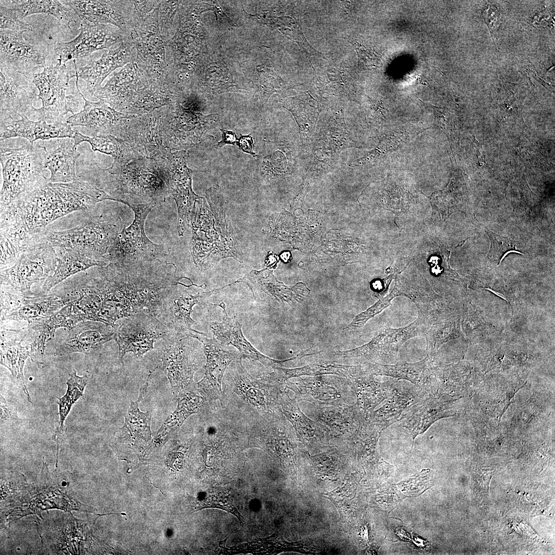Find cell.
Instances as JSON below:
<instances>
[{
  "mask_svg": "<svg viewBox=\"0 0 555 555\" xmlns=\"http://www.w3.org/2000/svg\"><path fill=\"white\" fill-rule=\"evenodd\" d=\"M78 275L96 321L112 326L141 311L154 314L179 281L173 264L163 260L109 263Z\"/></svg>",
  "mask_w": 555,
  "mask_h": 555,
  "instance_id": "1",
  "label": "cell"
},
{
  "mask_svg": "<svg viewBox=\"0 0 555 555\" xmlns=\"http://www.w3.org/2000/svg\"><path fill=\"white\" fill-rule=\"evenodd\" d=\"M105 200L115 201L105 191L80 177L66 183L48 180L1 208V232L25 239L62 217L92 209Z\"/></svg>",
  "mask_w": 555,
  "mask_h": 555,
  "instance_id": "2",
  "label": "cell"
},
{
  "mask_svg": "<svg viewBox=\"0 0 555 555\" xmlns=\"http://www.w3.org/2000/svg\"><path fill=\"white\" fill-rule=\"evenodd\" d=\"M124 227L115 212L102 210L97 205L92 209L75 211L57 219L36 235L39 241L54 248L75 251L108 262L104 256Z\"/></svg>",
  "mask_w": 555,
  "mask_h": 555,
  "instance_id": "3",
  "label": "cell"
},
{
  "mask_svg": "<svg viewBox=\"0 0 555 555\" xmlns=\"http://www.w3.org/2000/svg\"><path fill=\"white\" fill-rule=\"evenodd\" d=\"M43 141L9 144L1 141L0 161L3 184L1 208L6 207L23 193L48 180L45 171L47 151Z\"/></svg>",
  "mask_w": 555,
  "mask_h": 555,
  "instance_id": "4",
  "label": "cell"
},
{
  "mask_svg": "<svg viewBox=\"0 0 555 555\" xmlns=\"http://www.w3.org/2000/svg\"><path fill=\"white\" fill-rule=\"evenodd\" d=\"M242 357L227 368L222 386L223 408L238 411L248 417H264L281 412L280 397L284 385L271 384L253 377L244 368Z\"/></svg>",
  "mask_w": 555,
  "mask_h": 555,
  "instance_id": "5",
  "label": "cell"
},
{
  "mask_svg": "<svg viewBox=\"0 0 555 555\" xmlns=\"http://www.w3.org/2000/svg\"><path fill=\"white\" fill-rule=\"evenodd\" d=\"M160 367L168 378L177 399L197 385L195 373L205 364L202 343L189 333L170 331L161 339Z\"/></svg>",
  "mask_w": 555,
  "mask_h": 555,
  "instance_id": "6",
  "label": "cell"
},
{
  "mask_svg": "<svg viewBox=\"0 0 555 555\" xmlns=\"http://www.w3.org/2000/svg\"><path fill=\"white\" fill-rule=\"evenodd\" d=\"M73 61L74 70L58 63L33 76L31 81L38 89V97L42 102V106L35 109L36 119L49 124L66 123L68 113L73 115L81 110L83 95L79 88L77 92L68 94L69 81L78 73L76 60Z\"/></svg>",
  "mask_w": 555,
  "mask_h": 555,
  "instance_id": "7",
  "label": "cell"
},
{
  "mask_svg": "<svg viewBox=\"0 0 555 555\" xmlns=\"http://www.w3.org/2000/svg\"><path fill=\"white\" fill-rule=\"evenodd\" d=\"M134 213L132 224L117 234L104 258L108 263H128L162 260L169 251L162 244L152 242L146 236L144 223L150 212L156 205L125 204Z\"/></svg>",
  "mask_w": 555,
  "mask_h": 555,
  "instance_id": "8",
  "label": "cell"
},
{
  "mask_svg": "<svg viewBox=\"0 0 555 555\" xmlns=\"http://www.w3.org/2000/svg\"><path fill=\"white\" fill-rule=\"evenodd\" d=\"M56 264L54 248L44 242L35 244L22 252L12 266L1 270V287L24 297L34 296L38 293L32 291V286L44 283Z\"/></svg>",
  "mask_w": 555,
  "mask_h": 555,
  "instance_id": "9",
  "label": "cell"
},
{
  "mask_svg": "<svg viewBox=\"0 0 555 555\" xmlns=\"http://www.w3.org/2000/svg\"><path fill=\"white\" fill-rule=\"evenodd\" d=\"M431 322L420 314L411 324L402 328H385L369 342L357 348L332 352L342 359H351L376 363L392 360L397 357L402 345L415 336L425 334Z\"/></svg>",
  "mask_w": 555,
  "mask_h": 555,
  "instance_id": "10",
  "label": "cell"
},
{
  "mask_svg": "<svg viewBox=\"0 0 555 555\" xmlns=\"http://www.w3.org/2000/svg\"><path fill=\"white\" fill-rule=\"evenodd\" d=\"M190 334L202 343L206 356L205 375L197 383V387L211 408H224L223 379L228 366L241 356L214 338H208L203 332L193 329Z\"/></svg>",
  "mask_w": 555,
  "mask_h": 555,
  "instance_id": "11",
  "label": "cell"
},
{
  "mask_svg": "<svg viewBox=\"0 0 555 555\" xmlns=\"http://www.w3.org/2000/svg\"><path fill=\"white\" fill-rule=\"evenodd\" d=\"M169 332L154 314L147 311L124 318L117 324L114 339L119 346V361L123 364V357L129 352L137 358L142 357L154 348L156 340Z\"/></svg>",
  "mask_w": 555,
  "mask_h": 555,
  "instance_id": "12",
  "label": "cell"
},
{
  "mask_svg": "<svg viewBox=\"0 0 555 555\" xmlns=\"http://www.w3.org/2000/svg\"><path fill=\"white\" fill-rule=\"evenodd\" d=\"M24 33L0 29V66L15 70L31 81L36 71L45 67L48 45L26 39Z\"/></svg>",
  "mask_w": 555,
  "mask_h": 555,
  "instance_id": "13",
  "label": "cell"
},
{
  "mask_svg": "<svg viewBox=\"0 0 555 555\" xmlns=\"http://www.w3.org/2000/svg\"><path fill=\"white\" fill-rule=\"evenodd\" d=\"M186 155L185 150L170 152L164 159L158 161L170 193L177 205L179 235L183 234L189 225L191 212L198 197L192 190L193 171L187 166Z\"/></svg>",
  "mask_w": 555,
  "mask_h": 555,
  "instance_id": "14",
  "label": "cell"
},
{
  "mask_svg": "<svg viewBox=\"0 0 555 555\" xmlns=\"http://www.w3.org/2000/svg\"><path fill=\"white\" fill-rule=\"evenodd\" d=\"M35 85L23 75L0 66V125L34 115Z\"/></svg>",
  "mask_w": 555,
  "mask_h": 555,
  "instance_id": "15",
  "label": "cell"
},
{
  "mask_svg": "<svg viewBox=\"0 0 555 555\" xmlns=\"http://www.w3.org/2000/svg\"><path fill=\"white\" fill-rule=\"evenodd\" d=\"M219 120L218 115L205 116L180 110L163 119L162 136L164 146L170 150H184L199 143L202 136L213 128Z\"/></svg>",
  "mask_w": 555,
  "mask_h": 555,
  "instance_id": "16",
  "label": "cell"
},
{
  "mask_svg": "<svg viewBox=\"0 0 555 555\" xmlns=\"http://www.w3.org/2000/svg\"><path fill=\"white\" fill-rule=\"evenodd\" d=\"M295 382L289 380L284 386L295 394V398L308 401L317 406L353 404L355 394L346 379L327 378L321 376L298 377Z\"/></svg>",
  "mask_w": 555,
  "mask_h": 555,
  "instance_id": "17",
  "label": "cell"
},
{
  "mask_svg": "<svg viewBox=\"0 0 555 555\" xmlns=\"http://www.w3.org/2000/svg\"><path fill=\"white\" fill-rule=\"evenodd\" d=\"M83 97V109L69 117L66 123L86 127L92 137L112 136L126 142L133 117L117 112L102 100L93 102Z\"/></svg>",
  "mask_w": 555,
  "mask_h": 555,
  "instance_id": "18",
  "label": "cell"
},
{
  "mask_svg": "<svg viewBox=\"0 0 555 555\" xmlns=\"http://www.w3.org/2000/svg\"><path fill=\"white\" fill-rule=\"evenodd\" d=\"M178 284L162 297L154 315L170 331L190 334L196 323L191 318L193 306L209 304L208 299L215 290L193 294L179 289Z\"/></svg>",
  "mask_w": 555,
  "mask_h": 555,
  "instance_id": "19",
  "label": "cell"
},
{
  "mask_svg": "<svg viewBox=\"0 0 555 555\" xmlns=\"http://www.w3.org/2000/svg\"><path fill=\"white\" fill-rule=\"evenodd\" d=\"M117 326V324L112 326L98 321H81L69 329L67 337L56 349L54 355L95 353L115 339Z\"/></svg>",
  "mask_w": 555,
  "mask_h": 555,
  "instance_id": "20",
  "label": "cell"
},
{
  "mask_svg": "<svg viewBox=\"0 0 555 555\" xmlns=\"http://www.w3.org/2000/svg\"><path fill=\"white\" fill-rule=\"evenodd\" d=\"M456 401L446 400L437 393L429 395L411 406L397 422L409 431L414 441L437 420L454 416Z\"/></svg>",
  "mask_w": 555,
  "mask_h": 555,
  "instance_id": "21",
  "label": "cell"
},
{
  "mask_svg": "<svg viewBox=\"0 0 555 555\" xmlns=\"http://www.w3.org/2000/svg\"><path fill=\"white\" fill-rule=\"evenodd\" d=\"M221 307L224 316L221 322L213 321L210 323L214 338L224 345H232L239 351L242 358L258 361L266 367L273 369L284 362L304 357L303 353L296 356L285 360H276L270 358L257 350L246 339L242 330V325L235 317L229 318L226 310L224 303L214 304Z\"/></svg>",
  "mask_w": 555,
  "mask_h": 555,
  "instance_id": "22",
  "label": "cell"
},
{
  "mask_svg": "<svg viewBox=\"0 0 555 555\" xmlns=\"http://www.w3.org/2000/svg\"><path fill=\"white\" fill-rule=\"evenodd\" d=\"M432 357L429 353L426 357L415 363L402 362L395 364L376 363H365L368 372L373 376H386L396 379L406 380L427 395L437 393L435 367Z\"/></svg>",
  "mask_w": 555,
  "mask_h": 555,
  "instance_id": "23",
  "label": "cell"
},
{
  "mask_svg": "<svg viewBox=\"0 0 555 555\" xmlns=\"http://www.w3.org/2000/svg\"><path fill=\"white\" fill-rule=\"evenodd\" d=\"M117 41V38L104 25L82 22L80 33L74 40L68 42H59L54 51L59 57V63L65 65L69 60H76L89 55L93 51L108 48Z\"/></svg>",
  "mask_w": 555,
  "mask_h": 555,
  "instance_id": "24",
  "label": "cell"
},
{
  "mask_svg": "<svg viewBox=\"0 0 555 555\" xmlns=\"http://www.w3.org/2000/svg\"><path fill=\"white\" fill-rule=\"evenodd\" d=\"M428 395L416 386L394 381L384 403L373 412L368 421L382 431L398 421L411 406Z\"/></svg>",
  "mask_w": 555,
  "mask_h": 555,
  "instance_id": "25",
  "label": "cell"
},
{
  "mask_svg": "<svg viewBox=\"0 0 555 555\" xmlns=\"http://www.w3.org/2000/svg\"><path fill=\"white\" fill-rule=\"evenodd\" d=\"M151 374L152 372L149 374L145 383L141 387L137 400L135 401H131L129 408L125 415L123 426L118 429L112 437L113 446L128 442L133 447H136L151 439L152 412L141 411L139 405L146 393L148 381Z\"/></svg>",
  "mask_w": 555,
  "mask_h": 555,
  "instance_id": "26",
  "label": "cell"
},
{
  "mask_svg": "<svg viewBox=\"0 0 555 555\" xmlns=\"http://www.w3.org/2000/svg\"><path fill=\"white\" fill-rule=\"evenodd\" d=\"M0 140L21 137L33 144L41 140L52 138H72L75 131L67 123L49 124L43 120L34 121L24 116L17 120L1 125Z\"/></svg>",
  "mask_w": 555,
  "mask_h": 555,
  "instance_id": "27",
  "label": "cell"
},
{
  "mask_svg": "<svg viewBox=\"0 0 555 555\" xmlns=\"http://www.w3.org/2000/svg\"><path fill=\"white\" fill-rule=\"evenodd\" d=\"M280 103V106L288 109L294 117L302 146L310 147L321 112L320 103L308 92L284 98Z\"/></svg>",
  "mask_w": 555,
  "mask_h": 555,
  "instance_id": "28",
  "label": "cell"
},
{
  "mask_svg": "<svg viewBox=\"0 0 555 555\" xmlns=\"http://www.w3.org/2000/svg\"><path fill=\"white\" fill-rule=\"evenodd\" d=\"M72 139L77 146L83 142H87L93 151L111 155L114 161L110 168L104 170L109 175L118 174L131 161L142 158L128 143L112 136L90 137L75 131Z\"/></svg>",
  "mask_w": 555,
  "mask_h": 555,
  "instance_id": "29",
  "label": "cell"
},
{
  "mask_svg": "<svg viewBox=\"0 0 555 555\" xmlns=\"http://www.w3.org/2000/svg\"><path fill=\"white\" fill-rule=\"evenodd\" d=\"M317 407L314 411L316 421L325 425L330 435L351 437L365 420L355 403Z\"/></svg>",
  "mask_w": 555,
  "mask_h": 555,
  "instance_id": "30",
  "label": "cell"
},
{
  "mask_svg": "<svg viewBox=\"0 0 555 555\" xmlns=\"http://www.w3.org/2000/svg\"><path fill=\"white\" fill-rule=\"evenodd\" d=\"M280 409L301 440L306 442L321 441L330 436L328 429L325 425L311 419L303 413L297 399L290 397L289 389L285 386L280 395Z\"/></svg>",
  "mask_w": 555,
  "mask_h": 555,
  "instance_id": "31",
  "label": "cell"
},
{
  "mask_svg": "<svg viewBox=\"0 0 555 555\" xmlns=\"http://www.w3.org/2000/svg\"><path fill=\"white\" fill-rule=\"evenodd\" d=\"M347 380L355 394V404L365 420H368L375 408L386 399L393 382V381L378 382L369 373L358 375Z\"/></svg>",
  "mask_w": 555,
  "mask_h": 555,
  "instance_id": "32",
  "label": "cell"
},
{
  "mask_svg": "<svg viewBox=\"0 0 555 555\" xmlns=\"http://www.w3.org/2000/svg\"><path fill=\"white\" fill-rule=\"evenodd\" d=\"M28 357V347L22 345V342L17 338V330L1 328V364L10 371L13 382L27 395L28 401L32 403L23 373Z\"/></svg>",
  "mask_w": 555,
  "mask_h": 555,
  "instance_id": "33",
  "label": "cell"
},
{
  "mask_svg": "<svg viewBox=\"0 0 555 555\" xmlns=\"http://www.w3.org/2000/svg\"><path fill=\"white\" fill-rule=\"evenodd\" d=\"M317 126L319 130H316L312 147L325 149L339 157L343 150L355 146L342 109L336 112L321 125Z\"/></svg>",
  "mask_w": 555,
  "mask_h": 555,
  "instance_id": "34",
  "label": "cell"
},
{
  "mask_svg": "<svg viewBox=\"0 0 555 555\" xmlns=\"http://www.w3.org/2000/svg\"><path fill=\"white\" fill-rule=\"evenodd\" d=\"M57 264L54 272L43 284L38 294H48L50 290L69 278L89 268L104 266L109 263L90 258L79 252L68 250L54 248Z\"/></svg>",
  "mask_w": 555,
  "mask_h": 555,
  "instance_id": "35",
  "label": "cell"
},
{
  "mask_svg": "<svg viewBox=\"0 0 555 555\" xmlns=\"http://www.w3.org/2000/svg\"><path fill=\"white\" fill-rule=\"evenodd\" d=\"M365 373L364 365H347L331 361H320L297 368H285L277 367L273 368V371L270 373V376L274 383L284 384L290 378L302 376L335 375L348 379Z\"/></svg>",
  "mask_w": 555,
  "mask_h": 555,
  "instance_id": "36",
  "label": "cell"
},
{
  "mask_svg": "<svg viewBox=\"0 0 555 555\" xmlns=\"http://www.w3.org/2000/svg\"><path fill=\"white\" fill-rule=\"evenodd\" d=\"M57 147L47 152L45 168L50 172L51 182L66 183L78 179L76 173V160L80 156L73 139H57Z\"/></svg>",
  "mask_w": 555,
  "mask_h": 555,
  "instance_id": "37",
  "label": "cell"
},
{
  "mask_svg": "<svg viewBox=\"0 0 555 555\" xmlns=\"http://www.w3.org/2000/svg\"><path fill=\"white\" fill-rule=\"evenodd\" d=\"M65 305L63 299L55 293L25 297L21 305L1 319L4 320L26 321L29 323L50 318Z\"/></svg>",
  "mask_w": 555,
  "mask_h": 555,
  "instance_id": "38",
  "label": "cell"
},
{
  "mask_svg": "<svg viewBox=\"0 0 555 555\" xmlns=\"http://www.w3.org/2000/svg\"><path fill=\"white\" fill-rule=\"evenodd\" d=\"M59 328L53 317L29 323L27 327L17 329V337L28 347L31 361L40 367L46 364L45 350L49 340Z\"/></svg>",
  "mask_w": 555,
  "mask_h": 555,
  "instance_id": "39",
  "label": "cell"
},
{
  "mask_svg": "<svg viewBox=\"0 0 555 555\" xmlns=\"http://www.w3.org/2000/svg\"><path fill=\"white\" fill-rule=\"evenodd\" d=\"M0 4L8 7L20 20L31 14L44 13L54 16L69 28L76 21L75 11L60 1H1Z\"/></svg>",
  "mask_w": 555,
  "mask_h": 555,
  "instance_id": "40",
  "label": "cell"
},
{
  "mask_svg": "<svg viewBox=\"0 0 555 555\" xmlns=\"http://www.w3.org/2000/svg\"><path fill=\"white\" fill-rule=\"evenodd\" d=\"M72 9L82 22L98 24L112 23L120 26L121 16L116 5L111 1H60Z\"/></svg>",
  "mask_w": 555,
  "mask_h": 555,
  "instance_id": "41",
  "label": "cell"
},
{
  "mask_svg": "<svg viewBox=\"0 0 555 555\" xmlns=\"http://www.w3.org/2000/svg\"><path fill=\"white\" fill-rule=\"evenodd\" d=\"M122 50L119 48L110 51L102 55L100 59L92 61L78 71L79 78L84 80L88 91L91 94L100 88L104 79L115 68L121 66L123 63Z\"/></svg>",
  "mask_w": 555,
  "mask_h": 555,
  "instance_id": "42",
  "label": "cell"
},
{
  "mask_svg": "<svg viewBox=\"0 0 555 555\" xmlns=\"http://www.w3.org/2000/svg\"><path fill=\"white\" fill-rule=\"evenodd\" d=\"M89 376L88 372H86L82 376H79L74 371L66 382L67 388L66 394L62 397L58 398L57 403L59 405V421L53 436L57 443L58 450L66 430L64 425L65 419L73 405L83 396Z\"/></svg>",
  "mask_w": 555,
  "mask_h": 555,
  "instance_id": "43",
  "label": "cell"
},
{
  "mask_svg": "<svg viewBox=\"0 0 555 555\" xmlns=\"http://www.w3.org/2000/svg\"><path fill=\"white\" fill-rule=\"evenodd\" d=\"M176 401H177L176 410L162 424L173 431L179 430L190 415L199 412L206 402L197 385L187 391Z\"/></svg>",
  "mask_w": 555,
  "mask_h": 555,
  "instance_id": "44",
  "label": "cell"
},
{
  "mask_svg": "<svg viewBox=\"0 0 555 555\" xmlns=\"http://www.w3.org/2000/svg\"><path fill=\"white\" fill-rule=\"evenodd\" d=\"M238 281L246 283L252 291L257 288L274 296L278 300L285 302L291 300L292 293L290 289L279 283L272 272L267 269L252 271Z\"/></svg>",
  "mask_w": 555,
  "mask_h": 555,
  "instance_id": "45",
  "label": "cell"
},
{
  "mask_svg": "<svg viewBox=\"0 0 555 555\" xmlns=\"http://www.w3.org/2000/svg\"><path fill=\"white\" fill-rule=\"evenodd\" d=\"M408 134L405 132H395L385 135L373 150L351 162V167H360L374 163L388 152L398 149L406 141Z\"/></svg>",
  "mask_w": 555,
  "mask_h": 555,
  "instance_id": "46",
  "label": "cell"
},
{
  "mask_svg": "<svg viewBox=\"0 0 555 555\" xmlns=\"http://www.w3.org/2000/svg\"><path fill=\"white\" fill-rule=\"evenodd\" d=\"M196 507L197 510L207 508L220 509L234 515L241 523L244 522L243 516L236 508L231 495L226 491L212 489L205 492Z\"/></svg>",
  "mask_w": 555,
  "mask_h": 555,
  "instance_id": "47",
  "label": "cell"
},
{
  "mask_svg": "<svg viewBox=\"0 0 555 555\" xmlns=\"http://www.w3.org/2000/svg\"><path fill=\"white\" fill-rule=\"evenodd\" d=\"M399 295L398 290L394 289L388 295L379 300L368 308L357 314L344 329L349 331L362 327L369 319L381 312L390 305L393 298Z\"/></svg>",
  "mask_w": 555,
  "mask_h": 555,
  "instance_id": "48",
  "label": "cell"
},
{
  "mask_svg": "<svg viewBox=\"0 0 555 555\" xmlns=\"http://www.w3.org/2000/svg\"><path fill=\"white\" fill-rule=\"evenodd\" d=\"M486 233L491 242L488 257L501 260V258L504 257L506 253L515 249L513 240L509 237L498 235L489 231H486Z\"/></svg>",
  "mask_w": 555,
  "mask_h": 555,
  "instance_id": "49",
  "label": "cell"
},
{
  "mask_svg": "<svg viewBox=\"0 0 555 555\" xmlns=\"http://www.w3.org/2000/svg\"><path fill=\"white\" fill-rule=\"evenodd\" d=\"M0 29H7L25 32L32 30L28 23L18 18L7 7L0 4Z\"/></svg>",
  "mask_w": 555,
  "mask_h": 555,
  "instance_id": "50",
  "label": "cell"
},
{
  "mask_svg": "<svg viewBox=\"0 0 555 555\" xmlns=\"http://www.w3.org/2000/svg\"><path fill=\"white\" fill-rule=\"evenodd\" d=\"M17 408L8 402L1 395V424L18 420Z\"/></svg>",
  "mask_w": 555,
  "mask_h": 555,
  "instance_id": "51",
  "label": "cell"
},
{
  "mask_svg": "<svg viewBox=\"0 0 555 555\" xmlns=\"http://www.w3.org/2000/svg\"><path fill=\"white\" fill-rule=\"evenodd\" d=\"M236 144L244 152L251 155L253 157L257 156L253 150L254 140L250 135L241 136L238 139Z\"/></svg>",
  "mask_w": 555,
  "mask_h": 555,
  "instance_id": "52",
  "label": "cell"
},
{
  "mask_svg": "<svg viewBox=\"0 0 555 555\" xmlns=\"http://www.w3.org/2000/svg\"><path fill=\"white\" fill-rule=\"evenodd\" d=\"M222 133L221 139L215 145L216 147H221L226 144H234L238 139L235 133L231 131L220 129Z\"/></svg>",
  "mask_w": 555,
  "mask_h": 555,
  "instance_id": "53",
  "label": "cell"
},
{
  "mask_svg": "<svg viewBox=\"0 0 555 555\" xmlns=\"http://www.w3.org/2000/svg\"><path fill=\"white\" fill-rule=\"evenodd\" d=\"M3 234H4V233H3ZM6 235H7V234H6ZM11 237H12V236H11ZM16 239H17V238H16ZM30 239H31V238H30ZM18 240H20V239H18ZM30 240H29V241H30ZM29 242H28V243H29ZM24 243H25V242H24Z\"/></svg>",
  "mask_w": 555,
  "mask_h": 555,
  "instance_id": "54",
  "label": "cell"
}]
</instances>
